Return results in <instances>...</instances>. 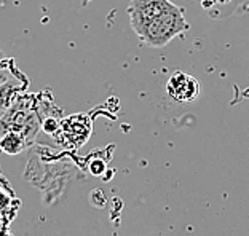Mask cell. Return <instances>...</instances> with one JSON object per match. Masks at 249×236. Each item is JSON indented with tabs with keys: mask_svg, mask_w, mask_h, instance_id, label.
<instances>
[{
	"mask_svg": "<svg viewBox=\"0 0 249 236\" xmlns=\"http://www.w3.org/2000/svg\"><path fill=\"white\" fill-rule=\"evenodd\" d=\"M29 144L27 139L18 131H7L0 137V150L5 152L8 155H16L26 149V145Z\"/></svg>",
	"mask_w": 249,
	"mask_h": 236,
	"instance_id": "obj_6",
	"label": "cell"
},
{
	"mask_svg": "<svg viewBox=\"0 0 249 236\" xmlns=\"http://www.w3.org/2000/svg\"><path fill=\"white\" fill-rule=\"evenodd\" d=\"M2 232H3V223L0 220V236H2Z\"/></svg>",
	"mask_w": 249,
	"mask_h": 236,
	"instance_id": "obj_11",
	"label": "cell"
},
{
	"mask_svg": "<svg viewBox=\"0 0 249 236\" xmlns=\"http://www.w3.org/2000/svg\"><path fill=\"white\" fill-rule=\"evenodd\" d=\"M166 91L178 102H192L200 96V83L185 72H174L168 78Z\"/></svg>",
	"mask_w": 249,
	"mask_h": 236,
	"instance_id": "obj_4",
	"label": "cell"
},
{
	"mask_svg": "<svg viewBox=\"0 0 249 236\" xmlns=\"http://www.w3.org/2000/svg\"><path fill=\"white\" fill-rule=\"evenodd\" d=\"M59 120H56V118H52V117H48V120L43 123V129L47 133H50V134H53V133H56L59 129Z\"/></svg>",
	"mask_w": 249,
	"mask_h": 236,
	"instance_id": "obj_9",
	"label": "cell"
},
{
	"mask_svg": "<svg viewBox=\"0 0 249 236\" xmlns=\"http://www.w3.org/2000/svg\"><path fill=\"white\" fill-rule=\"evenodd\" d=\"M10 203H11V196L0 187V217L10 209Z\"/></svg>",
	"mask_w": 249,
	"mask_h": 236,
	"instance_id": "obj_8",
	"label": "cell"
},
{
	"mask_svg": "<svg viewBox=\"0 0 249 236\" xmlns=\"http://www.w3.org/2000/svg\"><path fill=\"white\" fill-rule=\"evenodd\" d=\"M2 54H5V53L2 51V50H0V56H2Z\"/></svg>",
	"mask_w": 249,
	"mask_h": 236,
	"instance_id": "obj_12",
	"label": "cell"
},
{
	"mask_svg": "<svg viewBox=\"0 0 249 236\" xmlns=\"http://www.w3.org/2000/svg\"><path fill=\"white\" fill-rule=\"evenodd\" d=\"M208 2H211V3H227V2H230V0H208Z\"/></svg>",
	"mask_w": 249,
	"mask_h": 236,
	"instance_id": "obj_10",
	"label": "cell"
},
{
	"mask_svg": "<svg viewBox=\"0 0 249 236\" xmlns=\"http://www.w3.org/2000/svg\"><path fill=\"white\" fill-rule=\"evenodd\" d=\"M58 131L62 134L64 145L78 149L87 142L89 134H91V121L85 114L71 115L59 123Z\"/></svg>",
	"mask_w": 249,
	"mask_h": 236,
	"instance_id": "obj_3",
	"label": "cell"
},
{
	"mask_svg": "<svg viewBox=\"0 0 249 236\" xmlns=\"http://www.w3.org/2000/svg\"><path fill=\"white\" fill-rule=\"evenodd\" d=\"M26 78L24 75H15L11 77L8 82H5L0 85V118L8 112L11 107V104L15 102V99L19 96V93L26 88L27 80H22Z\"/></svg>",
	"mask_w": 249,
	"mask_h": 236,
	"instance_id": "obj_5",
	"label": "cell"
},
{
	"mask_svg": "<svg viewBox=\"0 0 249 236\" xmlns=\"http://www.w3.org/2000/svg\"><path fill=\"white\" fill-rule=\"evenodd\" d=\"M13 64H15V61L8 58V56H5V54L0 56V85L8 82L11 77L19 75V72L16 70V67Z\"/></svg>",
	"mask_w": 249,
	"mask_h": 236,
	"instance_id": "obj_7",
	"label": "cell"
},
{
	"mask_svg": "<svg viewBox=\"0 0 249 236\" xmlns=\"http://www.w3.org/2000/svg\"><path fill=\"white\" fill-rule=\"evenodd\" d=\"M190 29L189 22L184 18V11L178 5H174L171 10L165 11L158 18L152 19L142 31L138 34V37L145 45L154 48H161L178 37L179 34Z\"/></svg>",
	"mask_w": 249,
	"mask_h": 236,
	"instance_id": "obj_1",
	"label": "cell"
},
{
	"mask_svg": "<svg viewBox=\"0 0 249 236\" xmlns=\"http://www.w3.org/2000/svg\"><path fill=\"white\" fill-rule=\"evenodd\" d=\"M173 7L174 3L169 2V0H131L128 5V15L136 35L152 19L158 18V16L163 15L168 10H171Z\"/></svg>",
	"mask_w": 249,
	"mask_h": 236,
	"instance_id": "obj_2",
	"label": "cell"
}]
</instances>
